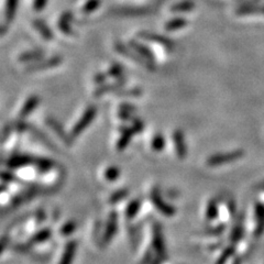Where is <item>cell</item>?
<instances>
[{
    "label": "cell",
    "instance_id": "7a4b0ae2",
    "mask_svg": "<svg viewBox=\"0 0 264 264\" xmlns=\"http://www.w3.org/2000/svg\"><path fill=\"white\" fill-rule=\"evenodd\" d=\"M115 49L116 51L121 54V55H123L124 57H127L129 59H132V61H135L136 63H138L139 65L143 66V68L149 70V71H155V64H152V63H149L148 61H146L145 58H143L142 56H140L139 54H138L134 49L130 45H127L122 43V42H116L115 43Z\"/></svg>",
    "mask_w": 264,
    "mask_h": 264
},
{
    "label": "cell",
    "instance_id": "4dcf8cb0",
    "mask_svg": "<svg viewBox=\"0 0 264 264\" xmlns=\"http://www.w3.org/2000/svg\"><path fill=\"white\" fill-rule=\"evenodd\" d=\"M138 207H139V204H138V202H132L129 207L127 208V216L129 218L134 217V216L137 214V211H138Z\"/></svg>",
    "mask_w": 264,
    "mask_h": 264
},
{
    "label": "cell",
    "instance_id": "4fadbf2b",
    "mask_svg": "<svg viewBox=\"0 0 264 264\" xmlns=\"http://www.w3.org/2000/svg\"><path fill=\"white\" fill-rule=\"evenodd\" d=\"M173 142L175 146L177 155L179 158L186 157V143L183 132L181 130H175L173 134Z\"/></svg>",
    "mask_w": 264,
    "mask_h": 264
},
{
    "label": "cell",
    "instance_id": "d4e9b609",
    "mask_svg": "<svg viewBox=\"0 0 264 264\" xmlns=\"http://www.w3.org/2000/svg\"><path fill=\"white\" fill-rule=\"evenodd\" d=\"M116 227H117V221H116V216L112 218L109 219V223H108V227H107V230H106V235H105V238L104 240L107 242L109 241V240L111 239V236L113 235V232L116 231Z\"/></svg>",
    "mask_w": 264,
    "mask_h": 264
},
{
    "label": "cell",
    "instance_id": "ba28073f",
    "mask_svg": "<svg viewBox=\"0 0 264 264\" xmlns=\"http://www.w3.org/2000/svg\"><path fill=\"white\" fill-rule=\"evenodd\" d=\"M125 83H127V81H125L124 77H120V79H118L112 84H103V85H100L98 88H96V91L94 92V96L95 97H100V96L105 94L117 92L125 85Z\"/></svg>",
    "mask_w": 264,
    "mask_h": 264
},
{
    "label": "cell",
    "instance_id": "cb8c5ba5",
    "mask_svg": "<svg viewBox=\"0 0 264 264\" xmlns=\"http://www.w3.org/2000/svg\"><path fill=\"white\" fill-rule=\"evenodd\" d=\"M100 0H88V2L84 5L82 11L84 14H92L95 10H97L100 6Z\"/></svg>",
    "mask_w": 264,
    "mask_h": 264
},
{
    "label": "cell",
    "instance_id": "d590c367",
    "mask_svg": "<svg viewBox=\"0 0 264 264\" xmlns=\"http://www.w3.org/2000/svg\"><path fill=\"white\" fill-rule=\"evenodd\" d=\"M261 264H264V262H262V263H261Z\"/></svg>",
    "mask_w": 264,
    "mask_h": 264
},
{
    "label": "cell",
    "instance_id": "ac0fdd59",
    "mask_svg": "<svg viewBox=\"0 0 264 264\" xmlns=\"http://www.w3.org/2000/svg\"><path fill=\"white\" fill-rule=\"evenodd\" d=\"M195 8V4L189 0H184V2L177 3L171 7L172 13H189Z\"/></svg>",
    "mask_w": 264,
    "mask_h": 264
},
{
    "label": "cell",
    "instance_id": "f1b7e54d",
    "mask_svg": "<svg viewBox=\"0 0 264 264\" xmlns=\"http://www.w3.org/2000/svg\"><path fill=\"white\" fill-rule=\"evenodd\" d=\"M119 176V170L115 166H111L109 169H107L105 171V177L108 179V181H116Z\"/></svg>",
    "mask_w": 264,
    "mask_h": 264
},
{
    "label": "cell",
    "instance_id": "7402d4cb",
    "mask_svg": "<svg viewBox=\"0 0 264 264\" xmlns=\"http://www.w3.org/2000/svg\"><path fill=\"white\" fill-rule=\"evenodd\" d=\"M119 96H124V97H139L142 95V89L141 88H121L116 92Z\"/></svg>",
    "mask_w": 264,
    "mask_h": 264
},
{
    "label": "cell",
    "instance_id": "5b68a950",
    "mask_svg": "<svg viewBox=\"0 0 264 264\" xmlns=\"http://www.w3.org/2000/svg\"><path fill=\"white\" fill-rule=\"evenodd\" d=\"M62 62H63V57L59 56V55H55V56H52L50 58L41 59V61H39V62L32 63L31 65L28 66L26 71L28 72V73H34V72H40V71L47 70V69L56 68V66L61 65Z\"/></svg>",
    "mask_w": 264,
    "mask_h": 264
},
{
    "label": "cell",
    "instance_id": "3957f363",
    "mask_svg": "<svg viewBox=\"0 0 264 264\" xmlns=\"http://www.w3.org/2000/svg\"><path fill=\"white\" fill-rule=\"evenodd\" d=\"M243 155H244V152L242 151V150H235V151H230V152L217 153V154L212 155L211 158H208L207 164L209 166H219V165L230 164L241 159Z\"/></svg>",
    "mask_w": 264,
    "mask_h": 264
},
{
    "label": "cell",
    "instance_id": "e575fe53",
    "mask_svg": "<svg viewBox=\"0 0 264 264\" xmlns=\"http://www.w3.org/2000/svg\"><path fill=\"white\" fill-rule=\"evenodd\" d=\"M120 110L132 113L137 110V108L134 105H130V104H121L120 105Z\"/></svg>",
    "mask_w": 264,
    "mask_h": 264
},
{
    "label": "cell",
    "instance_id": "8992f818",
    "mask_svg": "<svg viewBox=\"0 0 264 264\" xmlns=\"http://www.w3.org/2000/svg\"><path fill=\"white\" fill-rule=\"evenodd\" d=\"M138 37L142 40L150 41V42H155V43H159L161 45H163L165 49L167 50H172L174 46H175V43L174 41L171 40L170 38H166L164 35L158 34L154 32H149V31H142L138 33Z\"/></svg>",
    "mask_w": 264,
    "mask_h": 264
},
{
    "label": "cell",
    "instance_id": "6da1fadb",
    "mask_svg": "<svg viewBox=\"0 0 264 264\" xmlns=\"http://www.w3.org/2000/svg\"><path fill=\"white\" fill-rule=\"evenodd\" d=\"M247 229L252 239H260L264 233V204L255 202L249 208Z\"/></svg>",
    "mask_w": 264,
    "mask_h": 264
},
{
    "label": "cell",
    "instance_id": "484cf974",
    "mask_svg": "<svg viewBox=\"0 0 264 264\" xmlns=\"http://www.w3.org/2000/svg\"><path fill=\"white\" fill-rule=\"evenodd\" d=\"M108 75L111 76V77H115V79H120V77H122L123 74V69L122 66L120 64H112L109 70H108Z\"/></svg>",
    "mask_w": 264,
    "mask_h": 264
},
{
    "label": "cell",
    "instance_id": "30bf717a",
    "mask_svg": "<svg viewBox=\"0 0 264 264\" xmlns=\"http://www.w3.org/2000/svg\"><path fill=\"white\" fill-rule=\"evenodd\" d=\"M39 103H40V98L38 95H31L30 97L26 100V103L23 104L21 110H20V113H19V117L20 119H26L30 113H31L35 108H37L39 106Z\"/></svg>",
    "mask_w": 264,
    "mask_h": 264
},
{
    "label": "cell",
    "instance_id": "1f68e13d",
    "mask_svg": "<svg viewBox=\"0 0 264 264\" xmlns=\"http://www.w3.org/2000/svg\"><path fill=\"white\" fill-rule=\"evenodd\" d=\"M132 128H134V130L136 131V134H138V132H141L143 130V122L140 119L134 118L132 119Z\"/></svg>",
    "mask_w": 264,
    "mask_h": 264
},
{
    "label": "cell",
    "instance_id": "d6a6232c",
    "mask_svg": "<svg viewBox=\"0 0 264 264\" xmlns=\"http://www.w3.org/2000/svg\"><path fill=\"white\" fill-rule=\"evenodd\" d=\"M109 76L108 75V73H97L95 75L94 77V81L96 84H99V85H103V84H105L106 80H107V77Z\"/></svg>",
    "mask_w": 264,
    "mask_h": 264
},
{
    "label": "cell",
    "instance_id": "83f0119b",
    "mask_svg": "<svg viewBox=\"0 0 264 264\" xmlns=\"http://www.w3.org/2000/svg\"><path fill=\"white\" fill-rule=\"evenodd\" d=\"M239 15H251V14H264L263 7H244L238 10Z\"/></svg>",
    "mask_w": 264,
    "mask_h": 264
},
{
    "label": "cell",
    "instance_id": "7c38bea8",
    "mask_svg": "<svg viewBox=\"0 0 264 264\" xmlns=\"http://www.w3.org/2000/svg\"><path fill=\"white\" fill-rule=\"evenodd\" d=\"M72 21H73V14L70 13V11H65V13H63L62 16L59 17L58 29L61 30L64 34H74L73 29H72Z\"/></svg>",
    "mask_w": 264,
    "mask_h": 264
},
{
    "label": "cell",
    "instance_id": "603a6c76",
    "mask_svg": "<svg viewBox=\"0 0 264 264\" xmlns=\"http://www.w3.org/2000/svg\"><path fill=\"white\" fill-rule=\"evenodd\" d=\"M165 145V140H164V137L162 136L161 134L155 135L154 138L152 139V143H151V147L154 150V151H162V149L164 148Z\"/></svg>",
    "mask_w": 264,
    "mask_h": 264
},
{
    "label": "cell",
    "instance_id": "2e32d148",
    "mask_svg": "<svg viewBox=\"0 0 264 264\" xmlns=\"http://www.w3.org/2000/svg\"><path fill=\"white\" fill-rule=\"evenodd\" d=\"M136 134V131L134 130V128H123L122 130V134L121 136H120L119 138V141H118V145H117V148L121 151V150H123L125 147L128 146V143L130 142L131 138L134 137V135Z\"/></svg>",
    "mask_w": 264,
    "mask_h": 264
},
{
    "label": "cell",
    "instance_id": "52a82bcc",
    "mask_svg": "<svg viewBox=\"0 0 264 264\" xmlns=\"http://www.w3.org/2000/svg\"><path fill=\"white\" fill-rule=\"evenodd\" d=\"M152 7H122L113 9L112 13L117 16H125V17H137L145 16L152 13Z\"/></svg>",
    "mask_w": 264,
    "mask_h": 264
},
{
    "label": "cell",
    "instance_id": "ffe728a7",
    "mask_svg": "<svg viewBox=\"0 0 264 264\" xmlns=\"http://www.w3.org/2000/svg\"><path fill=\"white\" fill-rule=\"evenodd\" d=\"M75 249H76V243L75 242H70L66 245V249L63 253V257L59 264H71L72 260L74 257L75 253Z\"/></svg>",
    "mask_w": 264,
    "mask_h": 264
},
{
    "label": "cell",
    "instance_id": "836d02e7",
    "mask_svg": "<svg viewBox=\"0 0 264 264\" xmlns=\"http://www.w3.org/2000/svg\"><path fill=\"white\" fill-rule=\"evenodd\" d=\"M256 198H257V201L261 202L262 204H264V181L259 186H257Z\"/></svg>",
    "mask_w": 264,
    "mask_h": 264
},
{
    "label": "cell",
    "instance_id": "9a60e30c",
    "mask_svg": "<svg viewBox=\"0 0 264 264\" xmlns=\"http://www.w3.org/2000/svg\"><path fill=\"white\" fill-rule=\"evenodd\" d=\"M33 26H34L35 29L38 30L39 33L41 34V37L43 38L44 40L50 41V40L53 39V32L51 31V29L49 28V26H47L43 20L35 19L33 21Z\"/></svg>",
    "mask_w": 264,
    "mask_h": 264
},
{
    "label": "cell",
    "instance_id": "e0dca14e",
    "mask_svg": "<svg viewBox=\"0 0 264 264\" xmlns=\"http://www.w3.org/2000/svg\"><path fill=\"white\" fill-rule=\"evenodd\" d=\"M187 26V21L184 18H173L165 23V30L167 31H177Z\"/></svg>",
    "mask_w": 264,
    "mask_h": 264
},
{
    "label": "cell",
    "instance_id": "4316f807",
    "mask_svg": "<svg viewBox=\"0 0 264 264\" xmlns=\"http://www.w3.org/2000/svg\"><path fill=\"white\" fill-rule=\"evenodd\" d=\"M218 215V207H217V203L216 202H209L207 211H206V217L209 220H213L216 218V216Z\"/></svg>",
    "mask_w": 264,
    "mask_h": 264
},
{
    "label": "cell",
    "instance_id": "d6986e66",
    "mask_svg": "<svg viewBox=\"0 0 264 264\" xmlns=\"http://www.w3.org/2000/svg\"><path fill=\"white\" fill-rule=\"evenodd\" d=\"M47 124L50 125V127L56 132V135L59 137V138H62V139L66 142V143H70V138L68 137V135L65 134L63 128H62V125L59 124V122L57 121V120H55L54 118H49L47 119Z\"/></svg>",
    "mask_w": 264,
    "mask_h": 264
},
{
    "label": "cell",
    "instance_id": "9c48e42d",
    "mask_svg": "<svg viewBox=\"0 0 264 264\" xmlns=\"http://www.w3.org/2000/svg\"><path fill=\"white\" fill-rule=\"evenodd\" d=\"M129 45L134 49L138 54H139L140 56H142L143 58L148 61L149 63H152L154 64L155 62V57H154V54L152 53V51L149 49L148 46H146L145 44H141V42L137 41V40H130L129 41Z\"/></svg>",
    "mask_w": 264,
    "mask_h": 264
},
{
    "label": "cell",
    "instance_id": "44dd1931",
    "mask_svg": "<svg viewBox=\"0 0 264 264\" xmlns=\"http://www.w3.org/2000/svg\"><path fill=\"white\" fill-rule=\"evenodd\" d=\"M153 202L155 204V206L160 209L162 214H164L166 216H172L174 214V209L171 206L163 204L159 195H153Z\"/></svg>",
    "mask_w": 264,
    "mask_h": 264
},
{
    "label": "cell",
    "instance_id": "5bb4252c",
    "mask_svg": "<svg viewBox=\"0 0 264 264\" xmlns=\"http://www.w3.org/2000/svg\"><path fill=\"white\" fill-rule=\"evenodd\" d=\"M18 5H19V0H6V8H5L6 23H10L15 19Z\"/></svg>",
    "mask_w": 264,
    "mask_h": 264
},
{
    "label": "cell",
    "instance_id": "277c9868",
    "mask_svg": "<svg viewBox=\"0 0 264 264\" xmlns=\"http://www.w3.org/2000/svg\"><path fill=\"white\" fill-rule=\"evenodd\" d=\"M96 112H97V109H96V107L94 105H91L89 107H87V109L84 111L83 116L81 117L79 121L76 122L73 130H72L71 139H74V138L79 137L82 134V132L85 130L89 124L92 123V121L96 116Z\"/></svg>",
    "mask_w": 264,
    "mask_h": 264
},
{
    "label": "cell",
    "instance_id": "8fae6325",
    "mask_svg": "<svg viewBox=\"0 0 264 264\" xmlns=\"http://www.w3.org/2000/svg\"><path fill=\"white\" fill-rule=\"evenodd\" d=\"M44 57V51H42L40 49H35L31 51H27L20 54L19 57V62L21 63H35L39 62L41 59H43Z\"/></svg>",
    "mask_w": 264,
    "mask_h": 264
},
{
    "label": "cell",
    "instance_id": "f546056e",
    "mask_svg": "<svg viewBox=\"0 0 264 264\" xmlns=\"http://www.w3.org/2000/svg\"><path fill=\"white\" fill-rule=\"evenodd\" d=\"M49 0H33V10L37 11V13H40V11L43 10Z\"/></svg>",
    "mask_w": 264,
    "mask_h": 264
}]
</instances>
